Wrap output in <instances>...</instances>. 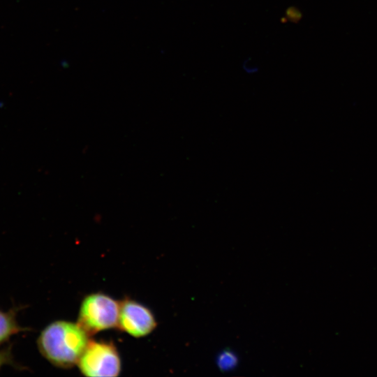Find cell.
<instances>
[{"instance_id": "6da1fadb", "label": "cell", "mask_w": 377, "mask_h": 377, "mask_svg": "<svg viewBox=\"0 0 377 377\" xmlns=\"http://www.w3.org/2000/svg\"><path fill=\"white\" fill-rule=\"evenodd\" d=\"M88 337L77 323L57 320L41 331L36 343L43 357L54 366L64 369L77 364L89 341Z\"/></svg>"}, {"instance_id": "7a4b0ae2", "label": "cell", "mask_w": 377, "mask_h": 377, "mask_svg": "<svg viewBox=\"0 0 377 377\" xmlns=\"http://www.w3.org/2000/svg\"><path fill=\"white\" fill-rule=\"evenodd\" d=\"M119 303L103 293H92L82 300L77 324L89 336L117 327Z\"/></svg>"}, {"instance_id": "3957f363", "label": "cell", "mask_w": 377, "mask_h": 377, "mask_svg": "<svg viewBox=\"0 0 377 377\" xmlns=\"http://www.w3.org/2000/svg\"><path fill=\"white\" fill-rule=\"evenodd\" d=\"M81 373L90 377L117 376L121 360L113 343L89 340L78 362Z\"/></svg>"}, {"instance_id": "277c9868", "label": "cell", "mask_w": 377, "mask_h": 377, "mask_svg": "<svg viewBox=\"0 0 377 377\" xmlns=\"http://www.w3.org/2000/svg\"><path fill=\"white\" fill-rule=\"evenodd\" d=\"M117 327L132 337L139 338L151 333L156 327V321L148 308L126 299L119 303Z\"/></svg>"}, {"instance_id": "5b68a950", "label": "cell", "mask_w": 377, "mask_h": 377, "mask_svg": "<svg viewBox=\"0 0 377 377\" xmlns=\"http://www.w3.org/2000/svg\"><path fill=\"white\" fill-rule=\"evenodd\" d=\"M22 305H13L8 311L0 310V347L8 342L15 334L31 330L30 327H23L18 323L17 316Z\"/></svg>"}, {"instance_id": "8992f818", "label": "cell", "mask_w": 377, "mask_h": 377, "mask_svg": "<svg viewBox=\"0 0 377 377\" xmlns=\"http://www.w3.org/2000/svg\"><path fill=\"white\" fill-rule=\"evenodd\" d=\"M4 366H9L16 370H25L26 367L21 365L14 358L13 353V343H8L0 348V369Z\"/></svg>"}, {"instance_id": "52a82bcc", "label": "cell", "mask_w": 377, "mask_h": 377, "mask_svg": "<svg viewBox=\"0 0 377 377\" xmlns=\"http://www.w3.org/2000/svg\"><path fill=\"white\" fill-rule=\"evenodd\" d=\"M218 366L222 370H229L237 363V358L230 350H226L218 357Z\"/></svg>"}, {"instance_id": "ba28073f", "label": "cell", "mask_w": 377, "mask_h": 377, "mask_svg": "<svg viewBox=\"0 0 377 377\" xmlns=\"http://www.w3.org/2000/svg\"><path fill=\"white\" fill-rule=\"evenodd\" d=\"M285 15L286 17L281 18L282 23L290 22L297 24L301 20L302 17V11L295 6H291L287 8L285 11Z\"/></svg>"}]
</instances>
